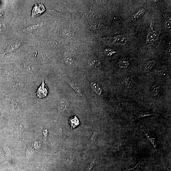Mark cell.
<instances>
[{"instance_id":"6da1fadb","label":"cell","mask_w":171,"mask_h":171,"mask_svg":"<svg viewBox=\"0 0 171 171\" xmlns=\"http://www.w3.org/2000/svg\"><path fill=\"white\" fill-rule=\"evenodd\" d=\"M160 34V33L158 32L153 30V22H151L147 37L146 45H149L155 42L158 39Z\"/></svg>"},{"instance_id":"7a4b0ae2","label":"cell","mask_w":171,"mask_h":171,"mask_svg":"<svg viewBox=\"0 0 171 171\" xmlns=\"http://www.w3.org/2000/svg\"><path fill=\"white\" fill-rule=\"evenodd\" d=\"M45 8L42 4H36L34 7L32 11V17L39 15L44 12L45 11Z\"/></svg>"},{"instance_id":"3957f363","label":"cell","mask_w":171,"mask_h":171,"mask_svg":"<svg viewBox=\"0 0 171 171\" xmlns=\"http://www.w3.org/2000/svg\"><path fill=\"white\" fill-rule=\"evenodd\" d=\"M48 93V89L44 82H43L40 86L38 88L37 94L40 98H43L46 96Z\"/></svg>"},{"instance_id":"277c9868","label":"cell","mask_w":171,"mask_h":171,"mask_svg":"<svg viewBox=\"0 0 171 171\" xmlns=\"http://www.w3.org/2000/svg\"><path fill=\"white\" fill-rule=\"evenodd\" d=\"M110 40L112 42L122 45H125L126 44L127 42V39L126 37L122 35V36L119 35L110 38Z\"/></svg>"},{"instance_id":"5b68a950","label":"cell","mask_w":171,"mask_h":171,"mask_svg":"<svg viewBox=\"0 0 171 171\" xmlns=\"http://www.w3.org/2000/svg\"><path fill=\"white\" fill-rule=\"evenodd\" d=\"M69 103L68 100L66 98L63 97L60 99L59 101L58 108L60 111H63L67 108Z\"/></svg>"},{"instance_id":"8992f818","label":"cell","mask_w":171,"mask_h":171,"mask_svg":"<svg viewBox=\"0 0 171 171\" xmlns=\"http://www.w3.org/2000/svg\"><path fill=\"white\" fill-rule=\"evenodd\" d=\"M141 129L142 130L143 132H144L145 134L146 135L147 137V138L149 139V141H150L151 144H152L153 146L154 147V148L156 150L157 149V143L155 138L153 137V136L150 133V132H149L148 130H147L146 129H144V128H142Z\"/></svg>"},{"instance_id":"52a82bcc","label":"cell","mask_w":171,"mask_h":171,"mask_svg":"<svg viewBox=\"0 0 171 171\" xmlns=\"http://www.w3.org/2000/svg\"><path fill=\"white\" fill-rule=\"evenodd\" d=\"M125 143V140H119L112 147L111 149L112 151L113 152H117L120 151L124 145Z\"/></svg>"},{"instance_id":"ba28073f","label":"cell","mask_w":171,"mask_h":171,"mask_svg":"<svg viewBox=\"0 0 171 171\" xmlns=\"http://www.w3.org/2000/svg\"><path fill=\"white\" fill-rule=\"evenodd\" d=\"M69 123L72 129H74L80 124L79 119L77 117L76 115L71 118H69Z\"/></svg>"},{"instance_id":"9c48e42d","label":"cell","mask_w":171,"mask_h":171,"mask_svg":"<svg viewBox=\"0 0 171 171\" xmlns=\"http://www.w3.org/2000/svg\"><path fill=\"white\" fill-rule=\"evenodd\" d=\"M90 86L93 90L95 91L97 95H101L102 90L98 83L95 82H91Z\"/></svg>"},{"instance_id":"30bf717a","label":"cell","mask_w":171,"mask_h":171,"mask_svg":"<svg viewBox=\"0 0 171 171\" xmlns=\"http://www.w3.org/2000/svg\"><path fill=\"white\" fill-rule=\"evenodd\" d=\"M119 67L122 69H126L129 64V61L126 58H121L118 63Z\"/></svg>"},{"instance_id":"8fae6325","label":"cell","mask_w":171,"mask_h":171,"mask_svg":"<svg viewBox=\"0 0 171 171\" xmlns=\"http://www.w3.org/2000/svg\"><path fill=\"white\" fill-rule=\"evenodd\" d=\"M89 65L90 67L94 68H98L101 65L99 61L97 59L94 58H91L89 61Z\"/></svg>"},{"instance_id":"7c38bea8","label":"cell","mask_w":171,"mask_h":171,"mask_svg":"<svg viewBox=\"0 0 171 171\" xmlns=\"http://www.w3.org/2000/svg\"><path fill=\"white\" fill-rule=\"evenodd\" d=\"M155 63V62L154 60H152L148 62L144 66V72L146 73L149 71L152 68Z\"/></svg>"},{"instance_id":"4fadbf2b","label":"cell","mask_w":171,"mask_h":171,"mask_svg":"<svg viewBox=\"0 0 171 171\" xmlns=\"http://www.w3.org/2000/svg\"><path fill=\"white\" fill-rule=\"evenodd\" d=\"M64 60L65 63L68 65H71L73 63V58L70 53H67L64 56Z\"/></svg>"},{"instance_id":"5bb4252c","label":"cell","mask_w":171,"mask_h":171,"mask_svg":"<svg viewBox=\"0 0 171 171\" xmlns=\"http://www.w3.org/2000/svg\"><path fill=\"white\" fill-rule=\"evenodd\" d=\"M160 86L158 84H155L152 87L151 91L152 94L154 96H157L158 95L160 91Z\"/></svg>"},{"instance_id":"9a60e30c","label":"cell","mask_w":171,"mask_h":171,"mask_svg":"<svg viewBox=\"0 0 171 171\" xmlns=\"http://www.w3.org/2000/svg\"><path fill=\"white\" fill-rule=\"evenodd\" d=\"M126 103L125 102L119 103L115 109V113L119 114L121 113L122 111L126 107Z\"/></svg>"},{"instance_id":"2e32d148","label":"cell","mask_w":171,"mask_h":171,"mask_svg":"<svg viewBox=\"0 0 171 171\" xmlns=\"http://www.w3.org/2000/svg\"><path fill=\"white\" fill-rule=\"evenodd\" d=\"M125 82L126 86L128 88H130L133 86V81L130 77H126L125 79Z\"/></svg>"},{"instance_id":"e0dca14e","label":"cell","mask_w":171,"mask_h":171,"mask_svg":"<svg viewBox=\"0 0 171 171\" xmlns=\"http://www.w3.org/2000/svg\"><path fill=\"white\" fill-rule=\"evenodd\" d=\"M145 9H142L140 10V11L138 12L135 14L132 17V20L135 21L137 20L140 17H141V16H142L143 14L145 12Z\"/></svg>"},{"instance_id":"ac0fdd59","label":"cell","mask_w":171,"mask_h":171,"mask_svg":"<svg viewBox=\"0 0 171 171\" xmlns=\"http://www.w3.org/2000/svg\"><path fill=\"white\" fill-rule=\"evenodd\" d=\"M67 82L71 86L72 88L77 93L78 95H79L80 96H82V93H81L80 90L76 87V86L75 85L74 83L73 82H71L70 81H68Z\"/></svg>"},{"instance_id":"d6986e66","label":"cell","mask_w":171,"mask_h":171,"mask_svg":"<svg viewBox=\"0 0 171 171\" xmlns=\"http://www.w3.org/2000/svg\"><path fill=\"white\" fill-rule=\"evenodd\" d=\"M74 158V155L73 154H68L66 157L65 162L68 164H70L73 162Z\"/></svg>"},{"instance_id":"ffe728a7","label":"cell","mask_w":171,"mask_h":171,"mask_svg":"<svg viewBox=\"0 0 171 171\" xmlns=\"http://www.w3.org/2000/svg\"><path fill=\"white\" fill-rule=\"evenodd\" d=\"M167 70V66L163 65L160 67L157 71V73L159 75H162L166 72Z\"/></svg>"},{"instance_id":"44dd1931","label":"cell","mask_w":171,"mask_h":171,"mask_svg":"<svg viewBox=\"0 0 171 171\" xmlns=\"http://www.w3.org/2000/svg\"><path fill=\"white\" fill-rule=\"evenodd\" d=\"M154 114H155L154 113H151L149 112H148L141 113L138 115L137 118L140 119L141 118L145 117V116H151Z\"/></svg>"},{"instance_id":"7402d4cb","label":"cell","mask_w":171,"mask_h":171,"mask_svg":"<svg viewBox=\"0 0 171 171\" xmlns=\"http://www.w3.org/2000/svg\"><path fill=\"white\" fill-rule=\"evenodd\" d=\"M105 53L106 54V55L108 56H110L112 55L114 53H116V51H113V49H112V48H106V49L105 50Z\"/></svg>"},{"instance_id":"603a6c76","label":"cell","mask_w":171,"mask_h":171,"mask_svg":"<svg viewBox=\"0 0 171 171\" xmlns=\"http://www.w3.org/2000/svg\"><path fill=\"white\" fill-rule=\"evenodd\" d=\"M171 18H168L165 21L164 26L167 29H169L171 28Z\"/></svg>"},{"instance_id":"cb8c5ba5","label":"cell","mask_w":171,"mask_h":171,"mask_svg":"<svg viewBox=\"0 0 171 171\" xmlns=\"http://www.w3.org/2000/svg\"><path fill=\"white\" fill-rule=\"evenodd\" d=\"M98 131L97 130H95L94 131L93 135L91 136L90 139V141L91 142H94L98 136Z\"/></svg>"},{"instance_id":"d4e9b609","label":"cell","mask_w":171,"mask_h":171,"mask_svg":"<svg viewBox=\"0 0 171 171\" xmlns=\"http://www.w3.org/2000/svg\"><path fill=\"white\" fill-rule=\"evenodd\" d=\"M140 164L139 163L135 167L132 168L125 169L123 171H135L137 169L140 167Z\"/></svg>"},{"instance_id":"484cf974","label":"cell","mask_w":171,"mask_h":171,"mask_svg":"<svg viewBox=\"0 0 171 171\" xmlns=\"http://www.w3.org/2000/svg\"><path fill=\"white\" fill-rule=\"evenodd\" d=\"M95 165V161L94 160L91 162L90 164L88 166L87 169L86 171H90L92 168L94 167Z\"/></svg>"},{"instance_id":"4316f807","label":"cell","mask_w":171,"mask_h":171,"mask_svg":"<svg viewBox=\"0 0 171 171\" xmlns=\"http://www.w3.org/2000/svg\"><path fill=\"white\" fill-rule=\"evenodd\" d=\"M4 12H0V18L2 17H3V16L4 15Z\"/></svg>"}]
</instances>
